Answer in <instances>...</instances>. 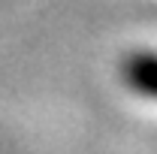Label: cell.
I'll return each instance as SVG.
<instances>
[{"label": "cell", "mask_w": 157, "mask_h": 154, "mask_svg": "<svg viewBox=\"0 0 157 154\" xmlns=\"http://www.w3.org/2000/svg\"><path fill=\"white\" fill-rule=\"evenodd\" d=\"M127 85L145 97H157V55H133L124 67Z\"/></svg>", "instance_id": "cell-1"}]
</instances>
